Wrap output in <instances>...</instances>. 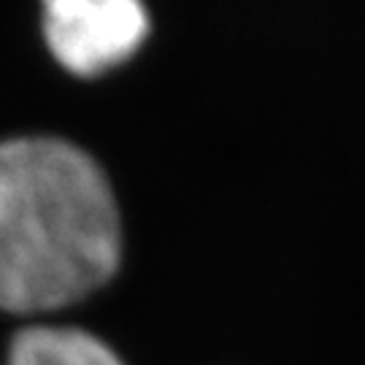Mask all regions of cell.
<instances>
[{
  "instance_id": "6da1fadb",
  "label": "cell",
  "mask_w": 365,
  "mask_h": 365,
  "mask_svg": "<svg viewBox=\"0 0 365 365\" xmlns=\"http://www.w3.org/2000/svg\"><path fill=\"white\" fill-rule=\"evenodd\" d=\"M122 227L101 165L63 138L0 144V309L33 314L117 274Z\"/></svg>"
},
{
  "instance_id": "7a4b0ae2",
  "label": "cell",
  "mask_w": 365,
  "mask_h": 365,
  "mask_svg": "<svg viewBox=\"0 0 365 365\" xmlns=\"http://www.w3.org/2000/svg\"><path fill=\"white\" fill-rule=\"evenodd\" d=\"M146 30L149 16L133 0H52L43 9L49 49L78 76H98L125 63Z\"/></svg>"
},
{
  "instance_id": "3957f363",
  "label": "cell",
  "mask_w": 365,
  "mask_h": 365,
  "mask_svg": "<svg viewBox=\"0 0 365 365\" xmlns=\"http://www.w3.org/2000/svg\"><path fill=\"white\" fill-rule=\"evenodd\" d=\"M6 365H122V360L76 327H27L14 336Z\"/></svg>"
}]
</instances>
